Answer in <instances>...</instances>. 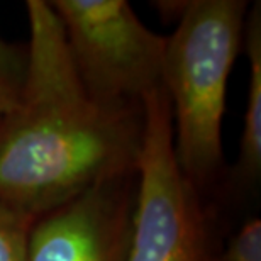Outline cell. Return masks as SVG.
Returning a JSON list of instances; mask_svg holds the SVG:
<instances>
[{
    "mask_svg": "<svg viewBox=\"0 0 261 261\" xmlns=\"http://www.w3.org/2000/svg\"><path fill=\"white\" fill-rule=\"evenodd\" d=\"M14 103H15V100H12V98L0 95V122H2V119L5 117V114L14 107Z\"/></svg>",
    "mask_w": 261,
    "mask_h": 261,
    "instance_id": "10",
    "label": "cell"
},
{
    "mask_svg": "<svg viewBox=\"0 0 261 261\" xmlns=\"http://www.w3.org/2000/svg\"><path fill=\"white\" fill-rule=\"evenodd\" d=\"M73 65L87 92L107 106H139L163 85L166 38L126 0H53Z\"/></svg>",
    "mask_w": 261,
    "mask_h": 261,
    "instance_id": "4",
    "label": "cell"
},
{
    "mask_svg": "<svg viewBox=\"0 0 261 261\" xmlns=\"http://www.w3.org/2000/svg\"><path fill=\"white\" fill-rule=\"evenodd\" d=\"M248 9L244 0H187L175 33L166 38L163 87L175 154L198 190L222 165L227 80L243 48Z\"/></svg>",
    "mask_w": 261,
    "mask_h": 261,
    "instance_id": "2",
    "label": "cell"
},
{
    "mask_svg": "<svg viewBox=\"0 0 261 261\" xmlns=\"http://www.w3.org/2000/svg\"><path fill=\"white\" fill-rule=\"evenodd\" d=\"M34 221L0 202V261H31L29 239Z\"/></svg>",
    "mask_w": 261,
    "mask_h": 261,
    "instance_id": "7",
    "label": "cell"
},
{
    "mask_svg": "<svg viewBox=\"0 0 261 261\" xmlns=\"http://www.w3.org/2000/svg\"><path fill=\"white\" fill-rule=\"evenodd\" d=\"M214 261H261V221L248 219Z\"/></svg>",
    "mask_w": 261,
    "mask_h": 261,
    "instance_id": "8",
    "label": "cell"
},
{
    "mask_svg": "<svg viewBox=\"0 0 261 261\" xmlns=\"http://www.w3.org/2000/svg\"><path fill=\"white\" fill-rule=\"evenodd\" d=\"M136 175L98 184L34 221L31 261H127Z\"/></svg>",
    "mask_w": 261,
    "mask_h": 261,
    "instance_id": "5",
    "label": "cell"
},
{
    "mask_svg": "<svg viewBox=\"0 0 261 261\" xmlns=\"http://www.w3.org/2000/svg\"><path fill=\"white\" fill-rule=\"evenodd\" d=\"M143 139L127 261H214L198 189L176 161L163 85L143 97Z\"/></svg>",
    "mask_w": 261,
    "mask_h": 261,
    "instance_id": "3",
    "label": "cell"
},
{
    "mask_svg": "<svg viewBox=\"0 0 261 261\" xmlns=\"http://www.w3.org/2000/svg\"><path fill=\"white\" fill-rule=\"evenodd\" d=\"M25 12L24 80L0 122V202L38 219L98 184L138 173L143 103L95 100L49 2L28 0Z\"/></svg>",
    "mask_w": 261,
    "mask_h": 261,
    "instance_id": "1",
    "label": "cell"
},
{
    "mask_svg": "<svg viewBox=\"0 0 261 261\" xmlns=\"http://www.w3.org/2000/svg\"><path fill=\"white\" fill-rule=\"evenodd\" d=\"M243 48L249 60V90L234 175L251 185L261 173V4L248 9Z\"/></svg>",
    "mask_w": 261,
    "mask_h": 261,
    "instance_id": "6",
    "label": "cell"
},
{
    "mask_svg": "<svg viewBox=\"0 0 261 261\" xmlns=\"http://www.w3.org/2000/svg\"><path fill=\"white\" fill-rule=\"evenodd\" d=\"M25 71V49L0 38V95L17 100Z\"/></svg>",
    "mask_w": 261,
    "mask_h": 261,
    "instance_id": "9",
    "label": "cell"
}]
</instances>
